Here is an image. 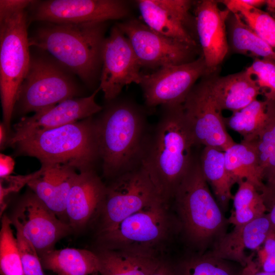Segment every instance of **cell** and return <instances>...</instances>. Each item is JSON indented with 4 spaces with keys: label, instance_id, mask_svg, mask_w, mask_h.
<instances>
[{
    "label": "cell",
    "instance_id": "obj_21",
    "mask_svg": "<svg viewBox=\"0 0 275 275\" xmlns=\"http://www.w3.org/2000/svg\"><path fill=\"white\" fill-rule=\"evenodd\" d=\"M271 229L268 216L263 215L247 224L235 226L214 245L211 251L206 254L223 260L235 261L244 267L249 258L245 255V250L258 249L264 243Z\"/></svg>",
    "mask_w": 275,
    "mask_h": 275
},
{
    "label": "cell",
    "instance_id": "obj_47",
    "mask_svg": "<svg viewBox=\"0 0 275 275\" xmlns=\"http://www.w3.org/2000/svg\"><path fill=\"white\" fill-rule=\"evenodd\" d=\"M271 15L272 16V17L275 19V12L273 13H272V14H271Z\"/></svg>",
    "mask_w": 275,
    "mask_h": 275
},
{
    "label": "cell",
    "instance_id": "obj_46",
    "mask_svg": "<svg viewBox=\"0 0 275 275\" xmlns=\"http://www.w3.org/2000/svg\"><path fill=\"white\" fill-rule=\"evenodd\" d=\"M268 179L270 184L269 188L275 193V173L268 178Z\"/></svg>",
    "mask_w": 275,
    "mask_h": 275
},
{
    "label": "cell",
    "instance_id": "obj_43",
    "mask_svg": "<svg viewBox=\"0 0 275 275\" xmlns=\"http://www.w3.org/2000/svg\"><path fill=\"white\" fill-rule=\"evenodd\" d=\"M246 5L256 8L260 9L265 5L266 0H242Z\"/></svg>",
    "mask_w": 275,
    "mask_h": 275
},
{
    "label": "cell",
    "instance_id": "obj_17",
    "mask_svg": "<svg viewBox=\"0 0 275 275\" xmlns=\"http://www.w3.org/2000/svg\"><path fill=\"white\" fill-rule=\"evenodd\" d=\"M100 90L98 87L89 96L68 99L32 116L22 118L14 125L8 145L12 146L37 132L75 123L100 113L103 107L95 100Z\"/></svg>",
    "mask_w": 275,
    "mask_h": 275
},
{
    "label": "cell",
    "instance_id": "obj_22",
    "mask_svg": "<svg viewBox=\"0 0 275 275\" xmlns=\"http://www.w3.org/2000/svg\"><path fill=\"white\" fill-rule=\"evenodd\" d=\"M215 72L206 76L207 82L210 94L222 111H239L261 95L255 79L245 69L223 76Z\"/></svg>",
    "mask_w": 275,
    "mask_h": 275
},
{
    "label": "cell",
    "instance_id": "obj_29",
    "mask_svg": "<svg viewBox=\"0 0 275 275\" xmlns=\"http://www.w3.org/2000/svg\"><path fill=\"white\" fill-rule=\"evenodd\" d=\"M257 188L247 181L238 183L233 196L234 210L228 218L235 227L244 225L264 215L265 201Z\"/></svg>",
    "mask_w": 275,
    "mask_h": 275
},
{
    "label": "cell",
    "instance_id": "obj_5",
    "mask_svg": "<svg viewBox=\"0 0 275 275\" xmlns=\"http://www.w3.org/2000/svg\"><path fill=\"white\" fill-rule=\"evenodd\" d=\"M179 222L186 237L202 251L212 248L226 233L224 215L195 157L173 197Z\"/></svg>",
    "mask_w": 275,
    "mask_h": 275
},
{
    "label": "cell",
    "instance_id": "obj_34",
    "mask_svg": "<svg viewBox=\"0 0 275 275\" xmlns=\"http://www.w3.org/2000/svg\"><path fill=\"white\" fill-rule=\"evenodd\" d=\"M15 228L24 275H45L36 249L21 230L18 227Z\"/></svg>",
    "mask_w": 275,
    "mask_h": 275
},
{
    "label": "cell",
    "instance_id": "obj_42",
    "mask_svg": "<svg viewBox=\"0 0 275 275\" xmlns=\"http://www.w3.org/2000/svg\"><path fill=\"white\" fill-rule=\"evenodd\" d=\"M10 138L9 134L3 122L0 124V148L3 150L4 147L8 145Z\"/></svg>",
    "mask_w": 275,
    "mask_h": 275
},
{
    "label": "cell",
    "instance_id": "obj_27",
    "mask_svg": "<svg viewBox=\"0 0 275 275\" xmlns=\"http://www.w3.org/2000/svg\"><path fill=\"white\" fill-rule=\"evenodd\" d=\"M229 50L253 58L275 62V50L257 35L237 13L230 12L226 22Z\"/></svg>",
    "mask_w": 275,
    "mask_h": 275
},
{
    "label": "cell",
    "instance_id": "obj_26",
    "mask_svg": "<svg viewBox=\"0 0 275 275\" xmlns=\"http://www.w3.org/2000/svg\"><path fill=\"white\" fill-rule=\"evenodd\" d=\"M199 162L202 174L211 186L216 201L223 212L227 210L233 198L231 189L235 183L226 168L224 151L204 147Z\"/></svg>",
    "mask_w": 275,
    "mask_h": 275
},
{
    "label": "cell",
    "instance_id": "obj_44",
    "mask_svg": "<svg viewBox=\"0 0 275 275\" xmlns=\"http://www.w3.org/2000/svg\"><path fill=\"white\" fill-rule=\"evenodd\" d=\"M268 216L271 224V230L275 232V200L273 202L270 213Z\"/></svg>",
    "mask_w": 275,
    "mask_h": 275
},
{
    "label": "cell",
    "instance_id": "obj_45",
    "mask_svg": "<svg viewBox=\"0 0 275 275\" xmlns=\"http://www.w3.org/2000/svg\"><path fill=\"white\" fill-rule=\"evenodd\" d=\"M266 12L272 14L275 12V0H266Z\"/></svg>",
    "mask_w": 275,
    "mask_h": 275
},
{
    "label": "cell",
    "instance_id": "obj_18",
    "mask_svg": "<svg viewBox=\"0 0 275 275\" xmlns=\"http://www.w3.org/2000/svg\"><path fill=\"white\" fill-rule=\"evenodd\" d=\"M218 1L201 0L194 3L197 38L201 56L207 67L216 72L227 56L229 47L227 20L230 11L221 9Z\"/></svg>",
    "mask_w": 275,
    "mask_h": 275
},
{
    "label": "cell",
    "instance_id": "obj_32",
    "mask_svg": "<svg viewBox=\"0 0 275 275\" xmlns=\"http://www.w3.org/2000/svg\"><path fill=\"white\" fill-rule=\"evenodd\" d=\"M175 275H239L227 260L205 253L187 259L174 267Z\"/></svg>",
    "mask_w": 275,
    "mask_h": 275
},
{
    "label": "cell",
    "instance_id": "obj_41",
    "mask_svg": "<svg viewBox=\"0 0 275 275\" xmlns=\"http://www.w3.org/2000/svg\"><path fill=\"white\" fill-rule=\"evenodd\" d=\"M150 275H175L174 268L162 260L158 267Z\"/></svg>",
    "mask_w": 275,
    "mask_h": 275
},
{
    "label": "cell",
    "instance_id": "obj_8",
    "mask_svg": "<svg viewBox=\"0 0 275 275\" xmlns=\"http://www.w3.org/2000/svg\"><path fill=\"white\" fill-rule=\"evenodd\" d=\"M172 220L168 203L157 201L129 215L112 229L98 235L100 249L156 255V247L170 236Z\"/></svg>",
    "mask_w": 275,
    "mask_h": 275
},
{
    "label": "cell",
    "instance_id": "obj_36",
    "mask_svg": "<svg viewBox=\"0 0 275 275\" xmlns=\"http://www.w3.org/2000/svg\"><path fill=\"white\" fill-rule=\"evenodd\" d=\"M267 103V119L257 140L275 149V103Z\"/></svg>",
    "mask_w": 275,
    "mask_h": 275
},
{
    "label": "cell",
    "instance_id": "obj_31",
    "mask_svg": "<svg viewBox=\"0 0 275 275\" xmlns=\"http://www.w3.org/2000/svg\"><path fill=\"white\" fill-rule=\"evenodd\" d=\"M11 218H2L0 231V272L1 275H24L16 236H14Z\"/></svg>",
    "mask_w": 275,
    "mask_h": 275
},
{
    "label": "cell",
    "instance_id": "obj_16",
    "mask_svg": "<svg viewBox=\"0 0 275 275\" xmlns=\"http://www.w3.org/2000/svg\"><path fill=\"white\" fill-rule=\"evenodd\" d=\"M142 21L154 31L200 51L189 0L136 1Z\"/></svg>",
    "mask_w": 275,
    "mask_h": 275
},
{
    "label": "cell",
    "instance_id": "obj_37",
    "mask_svg": "<svg viewBox=\"0 0 275 275\" xmlns=\"http://www.w3.org/2000/svg\"><path fill=\"white\" fill-rule=\"evenodd\" d=\"M32 2V0H1L0 19L17 11L26 10Z\"/></svg>",
    "mask_w": 275,
    "mask_h": 275
},
{
    "label": "cell",
    "instance_id": "obj_7",
    "mask_svg": "<svg viewBox=\"0 0 275 275\" xmlns=\"http://www.w3.org/2000/svg\"><path fill=\"white\" fill-rule=\"evenodd\" d=\"M28 10L0 19V93L3 121L9 134L20 87L31 58Z\"/></svg>",
    "mask_w": 275,
    "mask_h": 275
},
{
    "label": "cell",
    "instance_id": "obj_28",
    "mask_svg": "<svg viewBox=\"0 0 275 275\" xmlns=\"http://www.w3.org/2000/svg\"><path fill=\"white\" fill-rule=\"evenodd\" d=\"M267 119V103L257 99L228 117H224L226 127L243 137L245 141L257 140Z\"/></svg>",
    "mask_w": 275,
    "mask_h": 275
},
{
    "label": "cell",
    "instance_id": "obj_39",
    "mask_svg": "<svg viewBox=\"0 0 275 275\" xmlns=\"http://www.w3.org/2000/svg\"><path fill=\"white\" fill-rule=\"evenodd\" d=\"M15 167L14 159L10 156L0 154V178L5 177L13 173Z\"/></svg>",
    "mask_w": 275,
    "mask_h": 275
},
{
    "label": "cell",
    "instance_id": "obj_6",
    "mask_svg": "<svg viewBox=\"0 0 275 275\" xmlns=\"http://www.w3.org/2000/svg\"><path fill=\"white\" fill-rule=\"evenodd\" d=\"M37 49L31 53L29 68L18 91L14 110L20 114L38 113L81 94L76 75L46 52Z\"/></svg>",
    "mask_w": 275,
    "mask_h": 275
},
{
    "label": "cell",
    "instance_id": "obj_1",
    "mask_svg": "<svg viewBox=\"0 0 275 275\" xmlns=\"http://www.w3.org/2000/svg\"><path fill=\"white\" fill-rule=\"evenodd\" d=\"M161 106L159 119L149 131L141 164L168 203L192 164L196 145L185 122L182 104Z\"/></svg>",
    "mask_w": 275,
    "mask_h": 275
},
{
    "label": "cell",
    "instance_id": "obj_3",
    "mask_svg": "<svg viewBox=\"0 0 275 275\" xmlns=\"http://www.w3.org/2000/svg\"><path fill=\"white\" fill-rule=\"evenodd\" d=\"M117 98L96 120L103 175L112 180L141 164L149 132L142 108Z\"/></svg>",
    "mask_w": 275,
    "mask_h": 275
},
{
    "label": "cell",
    "instance_id": "obj_2",
    "mask_svg": "<svg viewBox=\"0 0 275 275\" xmlns=\"http://www.w3.org/2000/svg\"><path fill=\"white\" fill-rule=\"evenodd\" d=\"M37 22L29 35L30 46L46 52L87 86L94 87L99 81L108 22Z\"/></svg>",
    "mask_w": 275,
    "mask_h": 275
},
{
    "label": "cell",
    "instance_id": "obj_20",
    "mask_svg": "<svg viewBox=\"0 0 275 275\" xmlns=\"http://www.w3.org/2000/svg\"><path fill=\"white\" fill-rule=\"evenodd\" d=\"M38 171L28 186L60 219L67 223V199L78 173L74 168L63 164L41 166Z\"/></svg>",
    "mask_w": 275,
    "mask_h": 275
},
{
    "label": "cell",
    "instance_id": "obj_23",
    "mask_svg": "<svg viewBox=\"0 0 275 275\" xmlns=\"http://www.w3.org/2000/svg\"><path fill=\"white\" fill-rule=\"evenodd\" d=\"M100 275H150L162 260L156 255L123 250L100 249Z\"/></svg>",
    "mask_w": 275,
    "mask_h": 275
},
{
    "label": "cell",
    "instance_id": "obj_24",
    "mask_svg": "<svg viewBox=\"0 0 275 275\" xmlns=\"http://www.w3.org/2000/svg\"><path fill=\"white\" fill-rule=\"evenodd\" d=\"M224 153L226 168L235 183L247 181L259 191L265 189L255 141L235 143Z\"/></svg>",
    "mask_w": 275,
    "mask_h": 275
},
{
    "label": "cell",
    "instance_id": "obj_35",
    "mask_svg": "<svg viewBox=\"0 0 275 275\" xmlns=\"http://www.w3.org/2000/svg\"><path fill=\"white\" fill-rule=\"evenodd\" d=\"M39 171L25 175H10L0 178V214L2 216L5 210L6 199L11 194L19 191L28 184L38 174Z\"/></svg>",
    "mask_w": 275,
    "mask_h": 275
},
{
    "label": "cell",
    "instance_id": "obj_14",
    "mask_svg": "<svg viewBox=\"0 0 275 275\" xmlns=\"http://www.w3.org/2000/svg\"><path fill=\"white\" fill-rule=\"evenodd\" d=\"M99 88L107 102L117 98L123 88L140 84L141 66L127 37L116 24L104 41Z\"/></svg>",
    "mask_w": 275,
    "mask_h": 275
},
{
    "label": "cell",
    "instance_id": "obj_40",
    "mask_svg": "<svg viewBox=\"0 0 275 275\" xmlns=\"http://www.w3.org/2000/svg\"><path fill=\"white\" fill-rule=\"evenodd\" d=\"M258 259L262 270L275 272V252L267 254L258 252Z\"/></svg>",
    "mask_w": 275,
    "mask_h": 275
},
{
    "label": "cell",
    "instance_id": "obj_38",
    "mask_svg": "<svg viewBox=\"0 0 275 275\" xmlns=\"http://www.w3.org/2000/svg\"><path fill=\"white\" fill-rule=\"evenodd\" d=\"M253 256H249V260L239 275H275V272H267L260 270L258 265L253 260Z\"/></svg>",
    "mask_w": 275,
    "mask_h": 275
},
{
    "label": "cell",
    "instance_id": "obj_4",
    "mask_svg": "<svg viewBox=\"0 0 275 275\" xmlns=\"http://www.w3.org/2000/svg\"><path fill=\"white\" fill-rule=\"evenodd\" d=\"M12 146L17 155L35 157L41 166L63 164L79 172L94 170L100 159L96 120L92 117L37 132Z\"/></svg>",
    "mask_w": 275,
    "mask_h": 275
},
{
    "label": "cell",
    "instance_id": "obj_48",
    "mask_svg": "<svg viewBox=\"0 0 275 275\" xmlns=\"http://www.w3.org/2000/svg\"><path fill=\"white\" fill-rule=\"evenodd\" d=\"M98 273H95V274H92V275H98Z\"/></svg>",
    "mask_w": 275,
    "mask_h": 275
},
{
    "label": "cell",
    "instance_id": "obj_30",
    "mask_svg": "<svg viewBox=\"0 0 275 275\" xmlns=\"http://www.w3.org/2000/svg\"><path fill=\"white\" fill-rule=\"evenodd\" d=\"M230 12L238 14L243 21L275 50V19L260 9L251 7L242 0L218 1Z\"/></svg>",
    "mask_w": 275,
    "mask_h": 275
},
{
    "label": "cell",
    "instance_id": "obj_25",
    "mask_svg": "<svg viewBox=\"0 0 275 275\" xmlns=\"http://www.w3.org/2000/svg\"><path fill=\"white\" fill-rule=\"evenodd\" d=\"M40 258L43 268L58 275H92L99 273L97 254L85 249H53Z\"/></svg>",
    "mask_w": 275,
    "mask_h": 275
},
{
    "label": "cell",
    "instance_id": "obj_10",
    "mask_svg": "<svg viewBox=\"0 0 275 275\" xmlns=\"http://www.w3.org/2000/svg\"><path fill=\"white\" fill-rule=\"evenodd\" d=\"M28 10L29 24L108 22L125 18L130 12L127 4L120 0L33 1Z\"/></svg>",
    "mask_w": 275,
    "mask_h": 275
},
{
    "label": "cell",
    "instance_id": "obj_9",
    "mask_svg": "<svg viewBox=\"0 0 275 275\" xmlns=\"http://www.w3.org/2000/svg\"><path fill=\"white\" fill-rule=\"evenodd\" d=\"M160 200L163 199L141 164L119 175L106 185L98 235L112 229L129 215Z\"/></svg>",
    "mask_w": 275,
    "mask_h": 275
},
{
    "label": "cell",
    "instance_id": "obj_12",
    "mask_svg": "<svg viewBox=\"0 0 275 275\" xmlns=\"http://www.w3.org/2000/svg\"><path fill=\"white\" fill-rule=\"evenodd\" d=\"M213 72L200 56L186 64L166 66L143 74L139 85L148 107L179 105L183 104L199 79Z\"/></svg>",
    "mask_w": 275,
    "mask_h": 275
},
{
    "label": "cell",
    "instance_id": "obj_15",
    "mask_svg": "<svg viewBox=\"0 0 275 275\" xmlns=\"http://www.w3.org/2000/svg\"><path fill=\"white\" fill-rule=\"evenodd\" d=\"M10 218L12 225L33 244L40 257L54 249L56 243L72 230L32 191L20 200Z\"/></svg>",
    "mask_w": 275,
    "mask_h": 275
},
{
    "label": "cell",
    "instance_id": "obj_33",
    "mask_svg": "<svg viewBox=\"0 0 275 275\" xmlns=\"http://www.w3.org/2000/svg\"><path fill=\"white\" fill-rule=\"evenodd\" d=\"M245 70L255 79L264 100L275 103V62L255 59Z\"/></svg>",
    "mask_w": 275,
    "mask_h": 275
},
{
    "label": "cell",
    "instance_id": "obj_19",
    "mask_svg": "<svg viewBox=\"0 0 275 275\" xmlns=\"http://www.w3.org/2000/svg\"><path fill=\"white\" fill-rule=\"evenodd\" d=\"M106 187L94 170L78 173L66 205V218L72 230L83 229L100 214Z\"/></svg>",
    "mask_w": 275,
    "mask_h": 275
},
{
    "label": "cell",
    "instance_id": "obj_11",
    "mask_svg": "<svg viewBox=\"0 0 275 275\" xmlns=\"http://www.w3.org/2000/svg\"><path fill=\"white\" fill-rule=\"evenodd\" d=\"M207 76L196 84L183 103L184 118L196 146L225 152L235 142L228 133L222 111L210 94Z\"/></svg>",
    "mask_w": 275,
    "mask_h": 275
},
{
    "label": "cell",
    "instance_id": "obj_13",
    "mask_svg": "<svg viewBox=\"0 0 275 275\" xmlns=\"http://www.w3.org/2000/svg\"><path fill=\"white\" fill-rule=\"evenodd\" d=\"M116 24L129 41L141 67L159 69L186 64L196 60L200 51L154 31L136 19Z\"/></svg>",
    "mask_w": 275,
    "mask_h": 275
}]
</instances>
